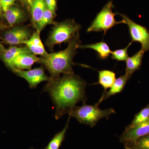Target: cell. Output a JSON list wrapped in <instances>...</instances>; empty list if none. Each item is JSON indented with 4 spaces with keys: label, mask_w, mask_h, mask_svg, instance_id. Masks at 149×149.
<instances>
[{
    "label": "cell",
    "mask_w": 149,
    "mask_h": 149,
    "mask_svg": "<svg viewBox=\"0 0 149 149\" xmlns=\"http://www.w3.org/2000/svg\"><path fill=\"white\" fill-rule=\"evenodd\" d=\"M4 28V26L0 22V30L3 29Z\"/></svg>",
    "instance_id": "cell-28"
},
{
    "label": "cell",
    "mask_w": 149,
    "mask_h": 149,
    "mask_svg": "<svg viewBox=\"0 0 149 149\" xmlns=\"http://www.w3.org/2000/svg\"></svg>",
    "instance_id": "cell-31"
},
{
    "label": "cell",
    "mask_w": 149,
    "mask_h": 149,
    "mask_svg": "<svg viewBox=\"0 0 149 149\" xmlns=\"http://www.w3.org/2000/svg\"><path fill=\"white\" fill-rule=\"evenodd\" d=\"M46 7L52 11L56 15V0H45Z\"/></svg>",
    "instance_id": "cell-25"
},
{
    "label": "cell",
    "mask_w": 149,
    "mask_h": 149,
    "mask_svg": "<svg viewBox=\"0 0 149 149\" xmlns=\"http://www.w3.org/2000/svg\"><path fill=\"white\" fill-rule=\"evenodd\" d=\"M4 13V16L11 26L23 22L26 19V14L17 7L13 6Z\"/></svg>",
    "instance_id": "cell-14"
},
{
    "label": "cell",
    "mask_w": 149,
    "mask_h": 149,
    "mask_svg": "<svg viewBox=\"0 0 149 149\" xmlns=\"http://www.w3.org/2000/svg\"><path fill=\"white\" fill-rule=\"evenodd\" d=\"M132 43H129L126 47L111 52V58L117 61H126L128 57V49Z\"/></svg>",
    "instance_id": "cell-22"
},
{
    "label": "cell",
    "mask_w": 149,
    "mask_h": 149,
    "mask_svg": "<svg viewBox=\"0 0 149 149\" xmlns=\"http://www.w3.org/2000/svg\"><path fill=\"white\" fill-rule=\"evenodd\" d=\"M130 78V77L125 74L116 79L113 85L109 88V91L104 93L97 104H100L104 100H106L111 96L122 92Z\"/></svg>",
    "instance_id": "cell-15"
},
{
    "label": "cell",
    "mask_w": 149,
    "mask_h": 149,
    "mask_svg": "<svg viewBox=\"0 0 149 149\" xmlns=\"http://www.w3.org/2000/svg\"><path fill=\"white\" fill-rule=\"evenodd\" d=\"M116 80V75L114 72L104 70L98 71V82L96 84L101 85L104 90L105 93L112 86Z\"/></svg>",
    "instance_id": "cell-18"
},
{
    "label": "cell",
    "mask_w": 149,
    "mask_h": 149,
    "mask_svg": "<svg viewBox=\"0 0 149 149\" xmlns=\"http://www.w3.org/2000/svg\"><path fill=\"white\" fill-rule=\"evenodd\" d=\"M15 0H1L2 9L4 12L14 5Z\"/></svg>",
    "instance_id": "cell-24"
},
{
    "label": "cell",
    "mask_w": 149,
    "mask_h": 149,
    "mask_svg": "<svg viewBox=\"0 0 149 149\" xmlns=\"http://www.w3.org/2000/svg\"><path fill=\"white\" fill-rule=\"evenodd\" d=\"M40 58L31 52L23 53L20 54L15 58L12 64V68L25 70L31 69L34 63L39 62Z\"/></svg>",
    "instance_id": "cell-10"
},
{
    "label": "cell",
    "mask_w": 149,
    "mask_h": 149,
    "mask_svg": "<svg viewBox=\"0 0 149 149\" xmlns=\"http://www.w3.org/2000/svg\"><path fill=\"white\" fill-rule=\"evenodd\" d=\"M12 70L17 76L25 79L29 84V87L32 89L36 88L40 83L44 81H49L50 79V77L46 74L45 68L42 65L28 70H20L13 68Z\"/></svg>",
    "instance_id": "cell-7"
},
{
    "label": "cell",
    "mask_w": 149,
    "mask_h": 149,
    "mask_svg": "<svg viewBox=\"0 0 149 149\" xmlns=\"http://www.w3.org/2000/svg\"><path fill=\"white\" fill-rule=\"evenodd\" d=\"M79 48L83 49H90L94 50L97 52L99 58L103 60L107 58L111 54L112 52L108 45L103 41L95 44L84 45H80Z\"/></svg>",
    "instance_id": "cell-17"
},
{
    "label": "cell",
    "mask_w": 149,
    "mask_h": 149,
    "mask_svg": "<svg viewBox=\"0 0 149 149\" xmlns=\"http://www.w3.org/2000/svg\"><path fill=\"white\" fill-rule=\"evenodd\" d=\"M45 86L44 92L49 94L56 108L55 117L58 120L70 113L80 102L85 103L86 83L74 74H63L51 78Z\"/></svg>",
    "instance_id": "cell-1"
},
{
    "label": "cell",
    "mask_w": 149,
    "mask_h": 149,
    "mask_svg": "<svg viewBox=\"0 0 149 149\" xmlns=\"http://www.w3.org/2000/svg\"><path fill=\"white\" fill-rule=\"evenodd\" d=\"M149 118V105L144 108L139 112L130 125L126 127V128H133L138 124L146 121Z\"/></svg>",
    "instance_id": "cell-21"
},
{
    "label": "cell",
    "mask_w": 149,
    "mask_h": 149,
    "mask_svg": "<svg viewBox=\"0 0 149 149\" xmlns=\"http://www.w3.org/2000/svg\"><path fill=\"white\" fill-rule=\"evenodd\" d=\"M28 27L24 26H16L7 31L4 35V40L11 46L23 44L32 36Z\"/></svg>",
    "instance_id": "cell-9"
},
{
    "label": "cell",
    "mask_w": 149,
    "mask_h": 149,
    "mask_svg": "<svg viewBox=\"0 0 149 149\" xmlns=\"http://www.w3.org/2000/svg\"><path fill=\"white\" fill-rule=\"evenodd\" d=\"M31 10L33 24L36 28L42 17L46 8L45 0H26Z\"/></svg>",
    "instance_id": "cell-13"
},
{
    "label": "cell",
    "mask_w": 149,
    "mask_h": 149,
    "mask_svg": "<svg viewBox=\"0 0 149 149\" xmlns=\"http://www.w3.org/2000/svg\"><path fill=\"white\" fill-rule=\"evenodd\" d=\"M2 9L1 5V0H0V15L1 14L2 11Z\"/></svg>",
    "instance_id": "cell-29"
},
{
    "label": "cell",
    "mask_w": 149,
    "mask_h": 149,
    "mask_svg": "<svg viewBox=\"0 0 149 149\" xmlns=\"http://www.w3.org/2000/svg\"><path fill=\"white\" fill-rule=\"evenodd\" d=\"M149 134V118L133 128H125L120 140L125 144H133L138 139Z\"/></svg>",
    "instance_id": "cell-8"
},
{
    "label": "cell",
    "mask_w": 149,
    "mask_h": 149,
    "mask_svg": "<svg viewBox=\"0 0 149 149\" xmlns=\"http://www.w3.org/2000/svg\"><path fill=\"white\" fill-rule=\"evenodd\" d=\"M23 1H26V0H22Z\"/></svg>",
    "instance_id": "cell-30"
},
{
    "label": "cell",
    "mask_w": 149,
    "mask_h": 149,
    "mask_svg": "<svg viewBox=\"0 0 149 149\" xmlns=\"http://www.w3.org/2000/svg\"><path fill=\"white\" fill-rule=\"evenodd\" d=\"M113 4L112 1L108 2L101 11L96 17L90 26L87 29V32H104L105 35L108 30L111 29L115 25L120 24H125L124 20L116 21L115 16L116 15L112 11Z\"/></svg>",
    "instance_id": "cell-5"
},
{
    "label": "cell",
    "mask_w": 149,
    "mask_h": 149,
    "mask_svg": "<svg viewBox=\"0 0 149 149\" xmlns=\"http://www.w3.org/2000/svg\"><path fill=\"white\" fill-rule=\"evenodd\" d=\"M70 117L71 116H69L66 125L63 130L56 134L53 139L50 141L46 149H59L65 137V133L69 125Z\"/></svg>",
    "instance_id": "cell-19"
},
{
    "label": "cell",
    "mask_w": 149,
    "mask_h": 149,
    "mask_svg": "<svg viewBox=\"0 0 149 149\" xmlns=\"http://www.w3.org/2000/svg\"><path fill=\"white\" fill-rule=\"evenodd\" d=\"M68 43L65 49L48 53L47 56L40 58L38 63L49 71L51 78L58 77L61 74H74L72 67L75 64L73 59L81 43L79 32Z\"/></svg>",
    "instance_id": "cell-2"
},
{
    "label": "cell",
    "mask_w": 149,
    "mask_h": 149,
    "mask_svg": "<svg viewBox=\"0 0 149 149\" xmlns=\"http://www.w3.org/2000/svg\"><path fill=\"white\" fill-rule=\"evenodd\" d=\"M81 28V26L74 19H66L56 23L47 39L46 45L53 49L56 45L68 43L79 33Z\"/></svg>",
    "instance_id": "cell-3"
},
{
    "label": "cell",
    "mask_w": 149,
    "mask_h": 149,
    "mask_svg": "<svg viewBox=\"0 0 149 149\" xmlns=\"http://www.w3.org/2000/svg\"><path fill=\"white\" fill-rule=\"evenodd\" d=\"M145 51L141 49L134 55L128 57L126 60L125 74L130 77L135 71L140 69Z\"/></svg>",
    "instance_id": "cell-16"
},
{
    "label": "cell",
    "mask_w": 149,
    "mask_h": 149,
    "mask_svg": "<svg viewBox=\"0 0 149 149\" xmlns=\"http://www.w3.org/2000/svg\"><path fill=\"white\" fill-rule=\"evenodd\" d=\"M26 52H31L27 47H17L12 46L4 51L3 52L0 56L1 58L6 66L11 69L12 68L13 62L15 58L20 54Z\"/></svg>",
    "instance_id": "cell-12"
},
{
    "label": "cell",
    "mask_w": 149,
    "mask_h": 149,
    "mask_svg": "<svg viewBox=\"0 0 149 149\" xmlns=\"http://www.w3.org/2000/svg\"><path fill=\"white\" fill-rule=\"evenodd\" d=\"M122 17L125 24L128 25L132 42L141 43V49L145 51L149 50V32L146 27L137 24L128 16L121 13H118Z\"/></svg>",
    "instance_id": "cell-6"
},
{
    "label": "cell",
    "mask_w": 149,
    "mask_h": 149,
    "mask_svg": "<svg viewBox=\"0 0 149 149\" xmlns=\"http://www.w3.org/2000/svg\"><path fill=\"white\" fill-rule=\"evenodd\" d=\"M125 148L126 149H137L136 148H134V147L132 146L128 145V144H126L125 145Z\"/></svg>",
    "instance_id": "cell-27"
},
{
    "label": "cell",
    "mask_w": 149,
    "mask_h": 149,
    "mask_svg": "<svg viewBox=\"0 0 149 149\" xmlns=\"http://www.w3.org/2000/svg\"><path fill=\"white\" fill-rule=\"evenodd\" d=\"M40 32H34L28 40L24 42L23 44L31 51V52L35 55H40L44 57L48 54V53L46 51L40 37Z\"/></svg>",
    "instance_id": "cell-11"
},
{
    "label": "cell",
    "mask_w": 149,
    "mask_h": 149,
    "mask_svg": "<svg viewBox=\"0 0 149 149\" xmlns=\"http://www.w3.org/2000/svg\"><path fill=\"white\" fill-rule=\"evenodd\" d=\"M132 144V146L137 149H149V134L138 139Z\"/></svg>",
    "instance_id": "cell-23"
},
{
    "label": "cell",
    "mask_w": 149,
    "mask_h": 149,
    "mask_svg": "<svg viewBox=\"0 0 149 149\" xmlns=\"http://www.w3.org/2000/svg\"><path fill=\"white\" fill-rule=\"evenodd\" d=\"M6 49H5L3 45L0 42V55Z\"/></svg>",
    "instance_id": "cell-26"
},
{
    "label": "cell",
    "mask_w": 149,
    "mask_h": 149,
    "mask_svg": "<svg viewBox=\"0 0 149 149\" xmlns=\"http://www.w3.org/2000/svg\"><path fill=\"white\" fill-rule=\"evenodd\" d=\"M99 105L97 103L94 105H91L85 103L82 106H76L69 116L76 118L82 124L94 127L102 118L108 119L111 115L116 113L113 109H101L99 107Z\"/></svg>",
    "instance_id": "cell-4"
},
{
    "label": "cell",
    "mask_w": 149,
    "mask_h": 149,
    "mask_svg": "<svg viewBox=\"0 0 149 149\" xmlns=\"http://www.w3.org/2000/svg\"><path fill=\"white\" fill-rule=\"evenodd\" d=\"M55 15L52 11L46 7L42 19L36 27V31L40 33L47 25L55 24L56 22L54 21V17Z\"/></svg>",
    "instance_id": "cell-20"
}]
</instances>
